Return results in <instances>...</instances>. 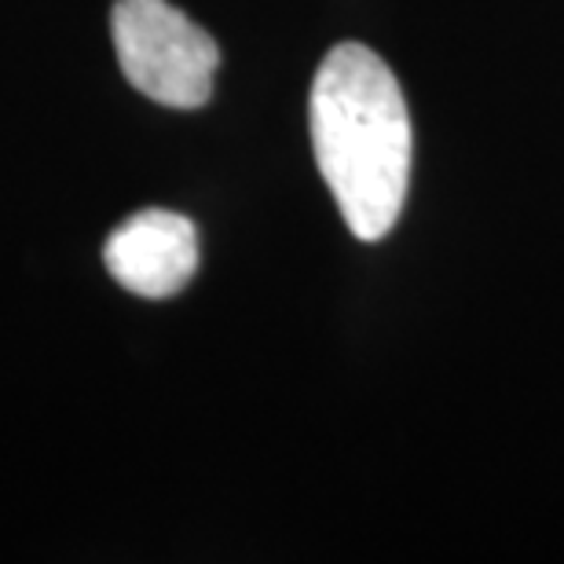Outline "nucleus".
I'll return each instance as SVG.
<instances>
[{"label": "nucleus", "mask_w": 564, "mask_h": 564, "mask_svg": "<svg viewBox=\"0 0 564 564\" xmlns=\"http://www.w3.org/2000/svg\"><path fill=\"white\" fill-rule=\"evenodd\" d=\"M110 33L126 82L173 110L209 104L220 48L198 22L165 0H118Z\"/></svg>", "instance_id": "nucleus-2"}, {"label": "nucleus", "mask_w": 564, "mask_h": 564, "mask_svg": "<svg viewBox=\"0 0 564 564\" xmlns=\"http://www.w3.org/2000/svg\"><path fill=\"white\" fill-rule=\"evenodd\" d=\"M312 151L348 231L378 242L411 184V115L392 70L364 44H337L312 82Z\"/></svg>", "instance_id": "nucleus-1"}, {"label": "nucleus", "mask_w": 564, "mask_h": 564, "mask_svg": "<svg viewBox=\"0 0 564 564\" xmlns=\"http://www.w3.org/2000/svg\"><path fill=\"white\" fill-rule=\"evenodd\" d=\"M104 264L137 297H173L198 272V231L184 213L143 209L110 231Z\"/></svg>", "instance_id": "nucleus-3"}]
</instances>
